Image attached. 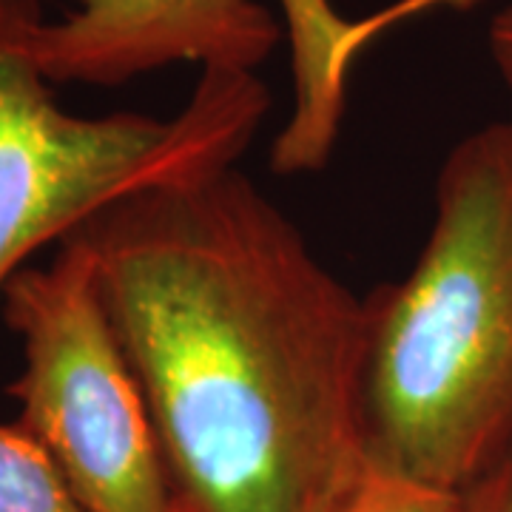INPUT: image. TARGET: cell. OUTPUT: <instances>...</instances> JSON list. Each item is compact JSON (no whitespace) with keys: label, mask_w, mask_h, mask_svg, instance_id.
<instances>
[{"label":"cell","mask_w":512,"mask_h":512,"mask_svg":"<svg viewBox=\"0 0 512 512\" xmlns=\"http://www.w3.org/2000/svg\"><path fill=\"white\" fill-rule=\"evenodd\" d=\"M370 467L467 493L512 456V123L461 137L410 274L365 296Z\"/></svg>","instance_id":"2"},{"label":"cell","mask_w":512,"mask_h":512,"mask_svg":"<svg viewBox=\"0 0 512 512\" xmlns=\"http://www.w3.org/2000/svg\"><path fill=\"white\" fill-rule=\"evenodd\" d=\"M470 512H512V456L467 490Z\"/></svg>","instance_id":"10"},{"label":"cell","mask_w":512,"mask_h":512,"mask_svg":"<svg viewBox=\"0 0 512 512\" xmlns=\"http://www.w3.org/2000/svg\"><path fill=\"white\" fill-rule=\"evenodd\" d=\"M0 512H86L49 453L18 424H0Z\"/></svg>","instance_id":"7"},{"label":"cell","mask_w":512,"mask_h":512,"mask_svg":"<svg viewBox=\"0 0 512 512\" xmlns=\"http://www.w3.org/2000/svg\"><path fill=\"white\" fill-rule=\"evenodd\" d=\"M146 396L174 512H339L370 470L367 308L237 165L74 228Z\"/></svg>","instance_id":"1"},{"label":"cell","mask_w":512,"mask_h":512,"mask_svg":"<svg viewBox=\"0 0 512 512\" xmlns=\"http://www.w3.org/2000/svg\"><path fill=\"white\" fill-rule=\"evenodd\" d=\"M339 512H470L467 493L430 487L370 467Z\"/></svg>","instance_id":"8"},{"label":"cell","mask_w":512,"mask_h":512,"mask_svg":"<svg viewBox=\"0 0 512 512\" xmlns=\"http://www.w3.org/2000/svg\"><path fill=\"white\" fill-rule=\"evenodd\" d=\"M282 37L256 0H74L32 49L52 83L123 86L174 63L256 72Z\"/></svg>","instance_id":"5"},{"label":"cell","mask_w":512,"mask_h":512,"mask_svg":"<svg viewBox=\"0 0 512 512\" xmlns=\"http://www.w3.org/2000/svg\"><path fill=\"white\" fill-rule=\"evenodd\" d=\"M37 0H0V296L26 259L114 200L231 168L254 143L271 94L254 72L202 69L171 120L60 109L37 66Z\"/></svg>","instance_id":"3"},{"label":"cell","mask_w":512,"mask_h":512,"mask_svg":"<svg viewBox=\"0 0 512 512\" xmlns=\"http://www.w3.org/2000/svg\"><path fill=\"white\" fill-rule=\"evenodd\" d=\"M476 3H481V0H399V3L387 6L382 12L370 15V18L353 20L348 26V32H345V40H342V57L350 63L353 57L365 49L370 37H376L384 29H390L399 20L421 15L427 9H439V6H447V9H473Z\"/></svg>","instance_id":"9"},{"label":"cell","mask_w":512,"mask_h":512,"mask_svg":"<svg viewBox=\"0 0 512 512\" xmlns=\"http://www.w3.org/2000/svg\"><path fill=\"white\" fill-rule=\"evenodd\" d=\"M490 55L495 72L504 83V92L510 97V123H512V3L501 9L490 23Z\"/></svg>","instance_id":"11"},{"label":"cell","mask_w":512,"mask_h":512,"mask_svg":"<svg viewBox=\"0 0 512 512\" xmlns=\"http://www.w3.org/2000/svg\"><path fill=\"white\" fill-rule=\"evenodd\" d=\"M293 43L296 106L288 126L274 143V171H313L328 160L345 111L348 63L342 40L348 20H342L328 0H282Z\"/></svg>","instance_id":"6"},{"label":"cell","mask_w":512,"mask_h":512,"mask_svg":"<svg viewBox=\"0 0 512 512\" xmlns=\"http://www.w3.org/2000/svg\"><path fill=\"white\" fill-rule=\"evenodd\" d=\"M23 370L9 384L18 427L49 453L86 512H174L154 421L111 325L89 254L60 239L0 296Z\"/></svg>","instance_id":"4"}]
</instances>
